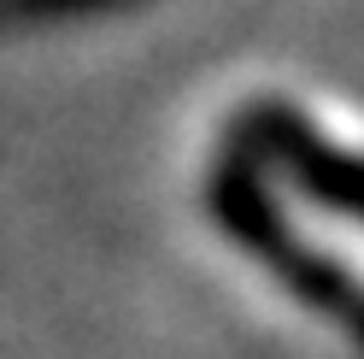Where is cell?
I'll use <instances>...</instances> for the list:
<instances>
[{"label":"cell","instance_id":"6da1fadb","mask_svg":"<svg viewBox=\"0 0 364 359\" xmlns=\"http://www.w3.org/2000/svg\"><path fill=\"white\" fill-rule=\"evenodd\" d=\"M212 207H218L223 230H230L241 248H253V254H259L270 271H277V277L294 288V295L306 301V306H317V312H323V318H335V324H347V330L358 335V348H364V288H358L347 271H335L329 259L306 254L300 241L282 230L277 207H270V200L259 194V183H253V177H247L241 165L218 177Z\"/></svg>","mask_w":364,"mask_h":359},{"label":"cell","instance_id":"7a4b0ae2","mask_svg":"<svg viewBox=\"0 0 364 359\" xmlns=\"http://www.w3.org/2000/svg\"><path fill=\"white\" fill-rule=\"evenodd\" d=\"M253 136H259V153H270L306 194H317L323 207L364 224V160L358 153L329 147L306 118H294V112H264L253 124Z\"/></svg>","mask_w":364,"mask_h":359}]
</instances>
